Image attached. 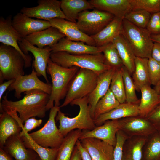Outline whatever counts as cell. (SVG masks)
Here are the masks:
<instances>
[{"mask_svg": "<svg viewBox=\"0 0 160 160\" xmlns=\"http://www.w3.org/2000/svg\"><path fill=\"white\" fill-rule=\"evenodd\" d=\"M24 93L25 95L23 98L17 101L8 100L7 94L4 96L0 103V113L3 111H15L18 113L23 123L31 117H44L50 95L39 89L31 90Z\"/></svg>", "mask_w": 160, "mask_h": 160, "instance_id": "1", "label": "cell"}, {"mask_svg": "<svg viewBox=\"0 0 160 160\" xmlns=\"http://www.w3.org/2000/svg\"><path fill=\"white\" fill-rule=\"evenodd\" d=\"M80 68L73 66L66 68L49 59L47 72L51 76L52 90L46 106L47 111L55 106H60V101L65 98L70 84Z\"/></svg>", "mask_w": 160, "mask_h": 160, "instance_id": "2", "label": "cell"}, {"mask_svg": "<svg viewBox=\"0 0 160 160\" xmlns=\"http://www.w3.org/2000/svg\"><path fill=\"white\" fill-rule=\"evenodd\" d=\"M50 58L53 62L62 67L76 66L89 69L99 75L112 68L105 64L102 53L73 55L65 52H51Z\"/></svg>", "mask_w": 160, "mask_h": 160, "instance_id": "3", "label": "cell"}, {"mask_svg": "<svg viewBox=\"0 0 160 160\" xmlns=\"http://www.w3.org/2000/svg\"><path fill=\"white\" fill-rule=\"evenodd\" d=\"M88 98V96L76 99L70 103L72 105H77L79 108L78 114L74 117L66 116L60 110L58 111L56 119L59 121V130L64 137L75 129L92 130L97 127L91 115Z\"/></svg>", "mask_w": 160, "mask_h": 160, "instance_id": "4", "label": "cell"}, {"mask_svg": "<svg viewBox=\"0 0 160 160\" xmlns=\"http://www.w3.org/2000/svg\"><path fill=\"white\" fill-rule=\"evenodd\" d=\"M121 34L127 41L136 57H151L153 42L145 28L138 27L124 18Z\"/></svg>", "mask_w": 160, "mask_h": 160, "instance_id": "5", "label": "cell"}, {"mask_svg": "<svg viewBox=\"0 0 160 160\" xmlns=\"http://www.w3.org/2000/svg\"><path fill=\"white\" fill-rule=\"evenodd\" d=\"M99 75L91 70L80 68L72 80L60 108L76 100L89 96L96 86Z\"/></svg>", "mask_w": 160, "mask_h": 160, "instance_id": "6", "label": "cell"}, {"mask_svg": "<svg viewBox=\"0 0 160 160\" xmlns=\"http://www.w3.org/2000/svg\"><path fill=\"white\" fill-rule=\"evenodd\" d=\"M24 59L13 47L2 44L0 45V83L5 80L15 79L24 75Z\"/></svg>", "mask_w": 160, "mask_h": 160, "instance_id": "7", "label": "cell"}, {"mask_svg": "<svg viewBox=\"0 0 160 160\" xmlns=\"http://www.w3.org/2000/svg\"><path fill=\"white\" fill-rule=\"evenodd\" d=\"M60 106H54L50 110L49 118L44 126L37 131L29 133L37 143L46 148H58L62 143L64 137L56 126L55 119Z\"/></svg>", "mask_w": 160, "mask_h": 160, "instance_id": "8", "label": "cell"}, {"mask_svg": "<svg viewBox=\"0 0 160 160\" xmlns=\"http://www.w3.org/2000/svg\"><path fill=\"white\" fill-rule=\"evenodd\" d=\"M114 17L113 15L106 12L97 9L87 10L80 13L76 24L81 31L90 36L101 31Z\"/></svg>", "mask_w": 160, "mask_h": 160, "instance_id": "9", "label": "cell"}, {"mask_svg": "<svg viewBox=\"0 0 160 160\" xmlns=\"http://www.w3.org/2000/svg\"><path fill=\"white\" fill-rule=\"evenodd\" d=\"M38 5L23 7L20 12L31 18L49 21L56 18H67L61 10V1L57 0H39Z\"/></svg>", "mask_w": 160, "mask_h": 160, "instance_id": "10", "label": "cell"}, {"mask_svg": "<svg viewBox=\"0 0 160 160\" xmlns=\"http://www.w3.org/2000/svg\"><path fill=\"white\" fill-rule=\"evenodd\" d=\"M38 76L32 65L31 73L17 78L8 89L9 91L15 90L14 96L18 99L21 97L22 93L34 89L40 90L50 95L52 85L43 82Z\"/></svg>", "mask_w": 160, "mask_h": 160, "instance_id": "11", "label": "cell"}, {"mask_svg": "<svg viewBox=\"0 0 160 160\" xmlns=\"http://www.w3.org/2000/svg\"><path fill=\"white\" fill-rule=\"evenodd\" d=\"M18 43L24 54H29L28 52L32 54L34 58L32 65L37 76H42L47 83H49L46 72L48 62L51 53L50 47L47 46L42 48H39L32 44L24 38L21 41L18 42Z\"/></svg>", "mask_w": 160, "mask_h": 160, "instance_id": "12", "label": "cell"}, {"mask_svg": "<svg viewBox=\"0 0 160 160\" xmlns=\"http://www.w3.org/2000/svg\"><path fill=\"white\" fill-rule=\"evenodd\" d=\"M119 130L128 137L139 136L148 137L157 131L146 118L140 116L118 119Z\"/></svg>", "mask_w": 160, "mask_h": 160, "instance_id": "13", "label": "cell"}, {"mask_svg": "<svg viewBox=\"0 0 160 160\" xmlns=\"http://www.w3.org/2000/svg\"><path fill=\"white\" fill-rule=\"evenodd\" d=\"M12 25L11 15L6 19L0 18V42L4 44L11 46L17 50L23 56L25 60V68L31 66L32 59L29 55H26L21 50L18 42L23 39Z\"/></svg>", "mask_w": 160, "mask_h": 160, "instance_id": "14", "label": "cell"}, {"mask_svg": "<svg viewBox=\"0 0 160 160\" xmlns=\"http://www.w3.org/2000/svg\"><path fill=\"white\" fill-rule=\"evenodd\" d=\"M12 25L23 39L52 26L49 21L34 19L21 12L18 13L14 16Z\"/></svg>", "mask_w": 160, "mask_h": 160, "instance_id": "15", "label": "cell"}, {"mask_svg": "<svg viewBox=\"0 0 160 160\" xmlns=\"http://www.w3.org/2000/svg\"><path fill=\"white\" fill-rule=\"evenodd\" d=\"M119 130L118 120H108L92 130H82L79 140L87 138H97L115 147L116 143V134Z\"/></svg>", "mask_w": 160, "mask_h": 160, "instance_id": "16", "label": "cell"}, {"mask_svg": "<svg viewBox=\"0 0 160 160\" xmlns=\"http://www.w3.org/2000/svg\"><path fill=\"white\" fill-rule=\"evenodd\" d=\"M49 21L52 26L58 29L68 39L83 42L88 45L96 47L93 39L81 31L78 28L76 23L59 18L51 19Z\"/></svg>", "mask_w": 160, "mask_h": 160, "instance_id": "17", "label": "cell"}, {"mask_svg": "<svg viewBox=\"0 0 160 160\" xmlns=\"http://www.w3.org/2000/svg\"><path fill=\"white\" fill-rule=\"evenodd\" d=\"M51 52H65L73 55L97 54L102 53L103 46H90L82 41L70 40L66 37L50 47Z\"/></svg>", "mask_w": 160, "mask_h": 160, "instance_id": "18", "label": "cell"}, {"mask_svg": "<svg viewBox=\"0 0 160 160\" xmlns=\"http://www.w3.org/2000/svg\"><path fill=\"white\" fill-rule=\"evenodd\" d=\"M80 140L92 160H113V146L95 138H87Z\"/></svg>", "mask_w": 160, "mask_h": 160, "instance_id": "19", "label": "cell"}, {"mask_svg": "<svg viewBox=\"0 0 160 160\" xmlns=\"http://www.w3.org/2000/svg\"><path fill=\"white\" fill-rule=\"evenodd\" d=\"M2 148L16 160H34L38 156L26 147L19 135L8 138Z\"/></svg>", "mask_w": 160, "mask_h": 160, "instance_id": "20", "label": "cell"}, {"mask_svg": "<svg viewBox=\"0 0 160 160\" xmlns=\"http://www.w3.org/2000/svg\"><path fill=\"white\" fill-rule=\"evenodd\" d=\"M65 36L57 28L51 26L34 33L24 39L32 44L39 48L51 47L56 44Z\"/></svg>", "mask_w": 160, "mask_h": 160, "instance_id": "21", "label": "cell"}, {"mask_svg": "<svg viewBox=\"0 0 160 160\" xmlns=\"http://www.w3.org/2000/svg\"><path fill=\"white\" fill-rule=\"evenodd\" d=\"M94 8L110 13L115 17L122 18L132 10L130 0H91Z\"/></svg>", "mask_w": 160, "mask_h": 160, "instance_id": "22", "label": "cell"}, {"mask_svg": "<svg viewBox=\"0 0 160 160\" xmlns=\"http://www.w3.org/2000/svg\"><path fill=\"white\" fill-rule=\"evenodd\" d=\"M139 105L126 102L120 103L115 108L94 120L95 124L96 127H98L102 125L107 120H118L139 116Z\"/></svg>", "mask_w": 160, "mask_h": 160, "instance_id": "23", "label": "cell"}, {"mask_svg": "<svg viewBox=\"0 0 160 160\" xmlns=\"http://www.w3.org/2000/svg\"><path fill=\"white\" fill-rule=\"evenodd\" d=\"M116 69L111 68L100 75L96 86L88 96V103L92 118L95 107L99 100L109 90L113 76Z\"/></svg>", "mask_w": 160, "mask_h": 160, "instance_id": "24", "label": "cell"}, {"mask_svg": "<svg viewBox=\"0 0 160 160\" xmlns=\"http://www.w3.org/2000/svg\"><path fill=\"white\" fill-rule=\"evenodd\" d=\"M124 18L115 17L105 28L97 34L90 36L96 46L101 47L112 42L117 36L121 34Z\"/></svg>", "mask_w": 160, "mask_h": 160, "instance_id": "25", "label": "cell"}, {"mask_svg": "<svg viewBox=\"0 0 160 160\" xmlns=\"http://www.w3.org/2000/svg\"><path fill=\"white\" fill-rule=\"evenodd\" d=\"M151 85H146L140 89L141 98L138 105L139 116L146 118L160 104L159 95Z\"/></svg>", "mask_w": 160, "mask_h": 160, "instance_id": "26", "label": "cell"}, {"mask_svg": "<svg viewBox=\"0 0 160 160\" xmlns=\"http://www.w3.org/2000/svg\"><path fill=\"white\" fill-rule=\"evenodd\" d=\"M147 138L139 136L128 138L123 145L122 160H142L143 149Z\"/></svg>", "mask_w": 160, "mask_h": 160, "instance_id": "27", "label": "cell"}, {"mask_svg": "<svg viewBox=\"0 0 160 160\" xmlns=\"http://www.w3.org/2000/svg\"><path fill=\"white\" fill-rule=\"evenodd\" d=\"M112 43L117 50L124 66L132 74L134 71L136 56L129 43L121 34L115 38Z\"/></svg>", "mask_w": 160, "mask_h": 160, "instance_id": "28", "label": "cell"}, {"mask_svg": "<svg viewBox=\"0 0 160 160\" xmlns=\"http://www.w3.org/2000/svg\"><path fill=\"white\" fill-rule=\"evenodd\" d=\"M22 128L17 121L7 112L0 114V148L11 136L19 135Z\"/></svg>", "mask_w": 160, "mask_h": 160, "instance_id": "29", "label": "cell"}, {"mask_svg": "<svg viewBox=\"0 0 160 160\" xmlns=\"http://www.w3.org/2000/svg\"><path fill=\"white\" fill-rule=\"evenodd\" d=\"M60 1L61 10L67 20L74 23H76L80 13L94 8L86 0H62Z\"/></svg>", "mask_w": 160, "mask_h": 160, "instance_id": "30", "label": "cell"}, {"mask_svg": "<svg viewBox=\"0 0 160 160\" xmlns=\"http://www.w3.org/2000/svg\"><path fill=\"white\" fill-rule=\"evenodd\" d=\"M148 59L136 57L135 60V69L133 74V79L136 90L146 85H151L148 68Z\"/></svg>", "mask_w": 160, "mask_h": 160, "instance_id": "31", "label": "cell"}, {"mask_svg": "<svg viewBox=\"0 0 160 160\" xmlns=\"http://www.w3.org/2000/svg\"><path fill=\"white\" fill-rule=\"evenodd\" d=\"M82 133V130L76 129L71 131L65 137L62 143L58 148L56 160L70 159L76 142Z\"/></svg>", "mask_w": 160, "mask_h": 160, "instance_id": "32", "label": "cell"}, {"mask_svg": "<svg viewBox=\"0 0 160 160\" xmlns=\"http://www.w3.org/2000/svg\"><path fill=\"white\" fill-rule=\"evenodd\" d=\"M20 136L26 147L35 152L41 160H56L58 148H46L41 146L33 140L28 133Z\"/></svg>", "mask_w": 160, "mask_h": 160, "instance_id": "33", "label": "cell"}, {"mask_svg": "<svg viewBox=\"0 0 160 160\" xmlns=\"http://www.w3.org/2000/svg\"><path fill=\"white\" fill-rule=\"evenodd\" d=\"M142 160H160V132L148 137L144 145Z\"/></svg>", "mask_w": 160, "mask_h": 160, "instance_id": "34", "label": "cell"}, {"mask_svg": "<svg viewBox=\"0 0 160 160\" xmlns=\"http://www.w3.org/2000/svg\"><path fill=\"white\" fill-rule=\"evenodd\" d=\"M120 104L109 89L106 94L96 104L94 110L93 119L100 116L108 113L117 107Z\"/></svg>", "mask_w": 160, "mask_h": 160, "instance_id": "35", "label": "cell"}, {"mask_svg": "<svg viewBox=\"0 0 160 160\" xmlns=\"http://www.w3.org/2000/svg\"><path fill=\"white\" fill-rule=\"evenodd\" d=\"M121 68L117 69L115 72L109 88L110 90L120 103L126 102Z\"/></svg>", "mask_w": 160, "mask_h": 160, "instance_id": "36", "label": "cell"}, {"mask_svg": "<svg viewBox=\"0 0 160 160\" xmlns=\"http://www.w3.org/2000/svg\"><path fill=\"white\" fill-rule=\"evenodd\" d=\"M124 84L126 102L139 104V100L136 94V89L131 74L124 66L121 68Z\"/></svg>", "mask_w": 160, "mask_h": 160, "instance_id": "37", "label": "cell"}, {"mask_svg": "<svg viewBox=\"0 0 160 160\" xmlns=\"http://www.w3.org/2000/svg\"><path fill=\"white\" fill-rule=\"evenodd\" d=\"M103 46L102 53L106 65L116 69L124 66L117 50L112 42Z\"/></svg>", "mask_w": 160, "mask_h": 160, "instance_id": "38", "label": "cell"}, {"mask_svg": "<svg viewBox=\"0 0 160 160\" xmlns=\"http://www.w3.org/2000/svg\"><path fill=\"white\" fill-rule=\"evenodd\" d=\"M151 14L141 9H133L127 13L124 19L135 25L145 28L150 20Z\"/></svg>", "mask_w": 160, "mask_h": 160, "instance_id": "39", "label": "cell"}, {"mask_svg": "<svg viewBox=\"0 0 160 160\" xmlns=\"http://www.w3.org/2000/svg\"><path fill=\"white\" fill-rule=\"evenodd\" d=\"M133 9H141L152 14L160 12V0H130Z\"/></svg>", "mask_w": 160, "mask_h": 160, "instance_id": "40", "label": "cell"}, {"mask_svg": "<svg viewBox=\"0 0 160 160\" xmlns=\"http://www.w3.org/2000/svg\"><path fill=\"white\" fill-rule=\"evenodd\" d=\"M148 68L150 84L155 86L160 81V63L151 57L148 59Z\"/></svg>", "mask_w": 160, "mask_h": 160, "instance_id": "41", "label": "cell"}, {"mask_svg": "<svg viewBox=\"0 0 160 160\" xmlns=\"http://www.w3.org/2000/svg\"><path fill=\"white\" fill-rule=\"evenodd\" d=\"M116 137V143L114 148L113 160H122L123 145L125 141L129 137L121 130L117 132Z\"/></svg>", "mask_w": 160, "mask_h": 160, "instance_id": "42", "label": "cell"}, {"mask_svg": "<svg viewBox=\"0 0 160 160\" xmlns=\"http://www.w3.org/2000/svg\"><path fill=\"white\" fill-rule=\"evenodd\" d=\"M146 28L151 35L160 34V12L151 14Z\"/></svg>", "mask_w": 160, "mask_h": 160, "instance_id": "43", "label": "cell"}, {"mask_svg": "<svg viewBox=\"0 0 160 160\" xmlns=\"http://www.w3.org/2000/svg\"><path fill=\"white\" fill-rule=\"evenodd\" d=\"M160 132V104L157 106L146 118Z\"/></svg>", "mask_w": 160, "mask_h": 160, "instance_id": "44", "label": "cell"}, {"mask_svg": "<svg viewBox=\"0 0 160 160\" xmlns=\"http://www.w3.org/2000/svg\"><path fill=\"white\" fill-rule=\"evenodd\" d=\"M42 120L37 119L34 117H31L26 120L25 124L22 128V130L19 135L28 133L32 130L39 126L42 124Z\"/></svg>", "mask_w": 160, "mask_h": 160, "instance_id": "45", "label": "cell"}, {"mask_svg": "<svg viewBox=\"0 0 160 160\" xmlns=\"http://www.w3.org/2000/svg\"><path fill=\"white\" fill-rule=\"evenodd\" d=\"M76 146L81 154L82 160H92L88 152L82 145L79 140H78L77 141Z\"/></svg>", "mask_w": 160, "mask_h": 160, "instance_id": "46", "label": "cell"}, {"mask_svg": "<svg viewBox=\"0 0 160 160\" xmlns=\"http://www.w3.org/2000/svg\"><path fill=\"white\" fill-rule=\"evenodd\" d=\"M151 57L160 63V43L154 42L152 49Z\"/></svg>", "mask_w": 160, "mask_h": 160, "instance_id": "47", "label": "cell"}, {"mask_svg": "<svg viewBox=\"0 0 160 160\" xmlns=\"http://www.w3.org/2000/svg\"><path fill=\"white\" fill-rule=\"evenodd\" d=\"M15 79H12L4 82L0 85V103L2 96L7 89L15 81Z\"/></svg>", "mask_w": 160, "mask_h": 160, "instance_id": "48", "label": "cell"}, {"mask_svg": "<svg viewBox=\"0 0 160 160\" xmlns=\"http://www.w3.org/2000/svg\"><path fill=\"white\" fill-rule=\"evenodd\" d=\"M69 160H82L81 154L76 145Z\"/></svg>", "mask_w": 160, "mask_h": 160, "instance_id": "49", "label": "cell"}, {"mask_svg": "<svg viewBox=\"0 0 160 160\" xmlns=\"http://www.w3.org/2000/svg\"><path fill=\"white\" fill-rule=\"evenodd\" d=\"M12 157L3 148H0V160H13Z\"/></svg>", "mask_w": 160, "mask_h": 160, "instance_id": "50", "label": "cell"}, {"mask_svg": "<svg viewBox=\"0 0 160 160\" xmlns=\"http://www.w3.org/2000/svg\"><path fill=\"white\" fill-rule=\"evenodd\" d=\"M151 39L154 42L160 43V34L158 35H151Z\"/></svg>", "mask_w": 160, "mask_h": 160, "instance_id": "51", "label": "cell"}, {"mask_svg": "<svg viewBox=\"0 0 160 160\" xmlns=\"http://www.w3.org/2000/svg\"><path fill=\"white\" fill-rule=\"evenodd\" d=\"M157 93L159 95L160 94V81L158 83L154 86V88Z\"/></svg>", "mask_w": 160, "mask_h": 160, "instance_id": "52", "label": "cell"}, {"mask_svg": "<svg viewBox=\"0 0 160 160\" xmlns=\"http://www.w3.org/2000/svg\"><path fill=\"white\" fill-rule=\"evenodd\" d=\"M34 160H41L38 156Z\"/></svg>", "mask_w": 160, "mask_h": 160, "instance_id": "53", "label": "cell"}, {"mask_svg": "<svg viewBox=\"0 0 160 160\" xmlns=\"http://www.w3.org/2000/svg\"><path fill=\"white\" fill-rule=\"evenodd\" d=\"M159 95V99H160V94Z\"/></svg>", "mask_w": 160, "mask_h": 160, "instance_id": "54", "label": "cell"}]
</instances>
